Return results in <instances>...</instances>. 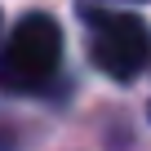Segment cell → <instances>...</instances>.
<instances>
[{
    "instance_id": "3957f363",
    "label": "cell",
    "mask_w": 151,
    "mask_h": 151,
    "mask_svg": "<svg viewBox=\"0 0 151 151\" xmlns=\"http://www.w3.org/2000/svg\"><path fill=\"white\" fill-rule=\"evenodd\" d=\"M107 5H142V0H80V9H107Z\"/></svg>"
},
{
    "instance_id": "6da1fadb",
    "label": "cell",
    "mask_w": 151,
    "mask_h": 151,
    "mask_svg": "<svg viewBox=\"0 0 151 151\" xmlns=\"http://www.w3.org/2000/svg\"><path fill=\"white\" fill-rule=\"evenodd\" d=\"M62 67V27L49 14H27L0 49V89L36 93Z\"/></svg>"
},
{
    "instance_id": "277c9868",
    "label": "cell",
    "mask_w": 151,
    "mask_h": 151,
    "mask_svg": "<svg viewBox=\"0 0 151 151\" xmlns=\"http://www.w3.org/2000/svg\"><path fill=\"white\" fill-rule=\"evenodd\" d=\"M0 151H14V138H9V124H0Z\"/></svg>"
},
{
    "instance_id": "7a4b0ae2",
    "label": "cell",
    "mask_w": 151,
    "mask_h": 151,
    "mask_svg": "<svg viewBox=\"0 0 151 151\" xmlns=\"http://www.w3.org/2000/svg\"><path fill=\"white\" fill-rule=\"evenodd\" d=\"M89 58L111 80H133L151 62V27L124 9H85Z\"/></svg>"
}]
</instances>
